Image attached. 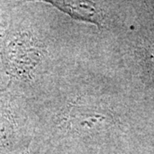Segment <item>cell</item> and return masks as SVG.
<instances>
[{"mask_svg":"<svg viewBox=\"0 0 154 154\" xmlns=\"http://www.w3.org/2000/svg\"><path fill=\"white\" fill-rule=\"evenodd\" d=\"M57 8L63 12H66L73 18L92 22L100 27L102 22V17L99 10L92 3L88 2H57V1H48Z\"/></svg>","mask_w":154,"mask_h":154,"instance_id":"obj_1","label":"cell"},{"mask_svg":"<svg viewBox=\"0 0 154 154\" xmlns=\"http://www.w3.org/2000/svg\"><path fill=\"white\" fill-rule=\"evenodd\" d=\"M23 154H30V153H29L28 152H24V153H23Z\"/></svg>","mask_w":154,"mask_h":154,"instance_id":"obj_2","label":"cell"}]
</instances>
